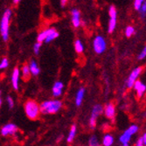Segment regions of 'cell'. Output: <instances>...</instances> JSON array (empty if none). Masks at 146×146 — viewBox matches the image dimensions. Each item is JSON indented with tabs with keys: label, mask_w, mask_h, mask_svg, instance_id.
Returning a JSON list of instances; mask_svg holds the SVG:
<instances>
[{
	"label": "cell",
	"mask_w": 146,
	"mask_h": 146,
	"mask_svg": "<svg viewBox=\"0 0 146 146\" xmlns=\"http://www.w3.org/2000/svg\"><path fill=\"white\" fill-rule=\"evenodd\" d=\"M62 107V102L59 100L45 101L39 105L40 113L45 115H51L57 113Z\"/></svg>",
	"instance_id": "6da1fadb"
},
{
	"label": "cell",
	"mask_w": 146,
	"mask_h": 146,
	"mask_svg": "<svg viewBox=\"0 0 146 146\" xmlns=\"http://www.w3.org/2000/svg\"><path fill=\"white\" fill-rule=\"evenodd\" d=\"M25 112L27 117L31 120H36L40 114L39 105L33 100H28L25 103Z\"/></svg>",
	"instance_id": "7a4b0ae2"
},
{
	"label": "cell",
	"mask_w": 146,
	"mask_h": 146,
	"mask_svg": "<svg viewBox=\"0 0 146 146\" xmlns=\"http://www.w3.org/2000/svg\"><path fill=\"white\" fill-rule=\"evenodd\" d=\"M11 15V11L10 9L6 10L2 17L1 24H0V33H1L2 38L5 41H7L9 38V25H10Z\"/></svg>",
	"instance_id": "3957f363"
},
{
	"label": "cell",
	"mask_w": 146,
	"mask_h": 146,
	"mask_svg": "<svg viewBox=\"0 0 146 146\" xmlns=\"http://www.w3.org/2000/svg\"><path fill=\"white\" fill-rule=\"evenodd\" d=\"M138 130H139V127L137 125H136V124L131 125L123 132L122 136H120V137H119V141L122 143V144L129 143V141L131 140V137L135 134H137L138 132Z\"/></svg>",
	"instance_id": "277c9868"
},
{
	"label": "cell",
	"mask_w": 146,
	"mask_h": 146,
	"mask_svg": "<svg viewBox=\"0 0 146 146\" xmlns=\"http://www.w3.org/2000/svg\"><path fill=\"white\" fill-rule=\"evenodd\" d=\"M103 112V108L101 104H96L94 106V108L92 110L90 119H89V126L91 129H95L96 126V121L98 116Z\"/></svg>",
	"instance_id": "5b68a950"
},
{
	"label": "cell",
	"mask_w": 146,
	"mask_h": 146,
	"mask_svg": "<svg viewBox=\"0 0 146 146\" xmlns=\"http://www.w3.org/2000/svg\"><path fill=\"white\" fill-rule=\"evenodd\" d=\"M93 46H94V50L96 54H101L106 50V41L103 37L102 36H96L93 41Z\"/></svg>",
	"instance_id": "8992f818"
},
{
	"label": "cell",
	"mask_w": 146,
	"mask_h": 146,
	"mask_svg": "<svg viewBox=\"0 0 146 146\" xmlns=\"http://www.w3.org/2000/svg\"><path fill=\"white\" fill-rule=\"evenodd\" d=\"M110 14V22H109V33H111L114 32L116 26V10L115 6L111 5L109 11Z\"/></svg>",
	"instance_id": "52a82bcc"
},
{
	"label": "cell",
	"mask_w": 146,
	"mask_h": 146,
	"mask_svg": "<svg viewBox=\"0 0 146 146\" xmlns=\"http://www.w3.org/2000/svg\"><path fill=\"white\" fill-rule=\"evenodd\" d=\"M141 72H142V68H136L133 71L131 72V74H129V78L126 81V85L129 88H133V85H134L135 82L137 80V78L139 77Z\"/></svg>",
	"instance_id": "ba28073f"
},
{
	"label": "cell",
	"mask_w": 146,
	"mask_h": 146,
	"mask_svg": "<svg viewBox=\"0 0 146 146\" xmlns=\"http://www.w3.org/2000/svg\"><path fill=\"white\" fill-rule=\"evenodd\" d=\"M18 130V127L14 123H7L1 129V135L4 137L14 135Z\"/></svg>",
	"instance_id": "9c48e42d"
},
{
	"label": "cell",
	"mask_w": 146,
	"mask_h": 146,
	"mask_svg": "<svg viewBox=\"0 0 146 146\" xmlns=\"http://www.w3.org/2000/svg\"><path fill=\"white\" fill-rule=\"evenodd\" d=\"M103 112L106 115V117L110 119V120H113L115 116V107L114 103L110 102L107 105L105 106V108L103 109Z\"/></svg>",
	"instance_id": "30bf717a"
},
{
	"label": "cell",
	"mask_w": 146,
	"mask_h": 146,
	"mask_svg": "<svg viewBox=\"0 0 146 146\" xmlns=\"http://www.w3.org/2000/svg\"><path fill=\"white\" fill-rule=\"evenodd\" d=\"M135 90L137 91V95L139 98H141L143 94L145 93V90H146V86L141 82V81H138V80H137V81L135 82L134 85H133Z\"/></svg>",
	"instance_id": "8fae6325"
},
{
	"label": "cell",
	"mask_w": 146,
	"mask_h": 146,
	"mask_svg": "<svg viewBox=\"0 0 146 146\" xmlns=\"http://www.w3.org/2000/svg\"><path fill=\"white\" fill-rule=\"evenodd\" d=\"M19 69L18 68H15L11 74V83L12 87L15 90L19 89Z\"/></svg>",
	"instance_id": "7c38bea8"
},
{
	"label": "cell",
	"mask_w": 146,
	"mask_h": 146,
	"mask_svg": "<svg viewBox=\"0 0 146 146\" xmlns=\"http://www.w3.org/2000/svg\"><path fill=\"white\" fill-rule=\"evenodd\" d=\"M64 84L61 82H56L52 87V96L54 97H59L61 96L62 91H63Z\"/></svg>",
	"instance_id": "4fadbf2b"
},
{
	"label": "cell",
	"mask_w": 146,
	"mask_h": 146,
	"mask_svg": "<svg viewBox=\"0 0 146 146\" xmlns=\"http://www.w3.org/2000/svg\"><path fill=\"white\" fill-rule=\"evenodd\" d=\"M72 13V23L74 27H79L81 25V19H80V11L77 9H73L71 11Z\"/></svg>",
	"instance_id": "5bb4252c"
},
{
	"label": "cell",
	"mask_w": 146,
	"mask_h": 146,
	"mask_svg": "<svg viewBox=\"0 0 146 146\" xmlns=\"http://www.w3.org/2000/svg\"><path fill=\"white\" fill-rule=\"evenodd\" d=\"M84 95H85V88H81L78 90L76 96H75V104H76V106H78V107L82 105L83 98H84Z\"/></svg>",
	"instance_id": "9a60e30c"
},
{
	"label": "cell",
	"mask_w": 146,
	"mask_h": 146,
	"mask_svg": "<svg viewBox=\"0 0 146 146\" xmlns=\"http://www.w3.org/2000/svg\"><path fill=\"white\" fill-rule=\"evenodd\" d=\"M58 36H59V33H58L55 29H54V28H50V32H49L47 37H46V39H45V42H46V43H49V42H51V41L54 40V39H55Z\"/></svg>",
	"instance_id": "2e32d148"
},
{
	"label": "cell",
	"mask_w": 146,
	"mask_h": 146,
	"mask_svg": "<svg viewBox=\"0 0 146 146\" xmlns=\"http://www.w3.org/2000/svg\"><path fill=\"white\" fill-rule=\"evenodd\" d=\"M29 69H30V72L33 75H38L39 74V68L38 67V64L35 60H32L31 63H30V66H29Z\"/></svg>",
	"instance_id": "e0dca14e"
},
{
	"label": "cell",
	"mask_w": 146,
	"mask_h": 146,
	"mask_svg": "<svg viewBox=\"0 0 146 146\" xmlns=\"http://www.w3.org/2000/svg\"><path fill=\"white\" fill-rule=\"evenodd\" d=\"M75 135H76V125H72L71 128H70V130H69V133H68V136L67 137V142L68 143H72L75 137Z\"/></svg>",
	"instance_id": "ac0fdd59"
},
{
	"label": "cell",
	"mask_w": 146,
	"mask_h": 146,
	"mask_svg": "<svg viewBox=\"0 0 146 146\" xmlns=\"http://www.w3.org/2000/svg\"><path fill=\"white\" fill-rule=\"evenodd\" d=\"M114 143V137L110 135V134H106L103 138H102V144L104 146H112Z\"/></svg>",
	"instance_id": "d6986e66"
},
{
	"label": "cell",
	"mask_w": 146,
	"mask_h": 146,
	"mask_svg": "<svg viewBox=\"0 0 146 146\" xmlns=\"http://www.w3.org/2000/svg\"><path fill=\"white\" fill-rule=\"evenodd\" d=\"M88 144H89V146H101L99 139L96 135H93L90 137V138L88 140Z\"/></svg>",
	"instance_id": "ffe728a7"
},
{
	"label": "cell",
	"mask_w": 146,
	"mask_h": 146,
	"mask_svg": "<svg viewBox=\"0 0 146 146\" xmlns=\"http://www.w3.org/2000/svg\"><path fill=\"white\" fill-rule=\"evenodd\" d=\"M30 69H29V66L27 65H25L23 66V68H22V74H23V78L25 80V81H27V80L29 79L30 77Z\"/></svg>",
	"instance_id": "44dd1931"
},
{
	"label": "cell",
	"mask_w": 146,
	"mask_h": 146,
	"mask_svg": "<svg viewBox=\"0 0 146 146\" xmlns=\"http://www.w3.org/2000/svg\"><path fill=\"white\" fill-rule=\"evenodd\" d=\"M74 48H75V51L78 52V54H81V52H83L84 50V46L82 43V41L80 40V39H77L74 43Z\"/></svg>",
	"instance_id": "7402d4cb"
},
{
	"label": "cell",
	"mask_w": 146,
	"mask_h": 146,
	"mask_svg": "<svg viewBox=\"0 0 146 146\" xmlns=\"http://www.w3.org/2000/svg\"><path fill=\"white\" fill-rule=\"evenodd\" d=\"M49 32H50V29H47V30H45V31H43V32H41L40 33H39L38 36V38H37L38 42H43V41H45V39L47 37Z\"/></svg>",
	"instance_id": "603a6c76"
},
{
	"label": "cell",
	"mask_w": 146,
	"mask_h": 146,
	"mask_svg": "<svg viewBox=\"0 0 146 146\" xmlns=\"http://www.w3.org/2000/svg\"><path fill=\"white\" fill-rule=\"evenodd\" d=\"M134 33H135V29L132 27V26H128V27L126 28V30H125V34H126V36L128 38L133 35Z\"/></svg>",
	"instance_id": "cb8c5ba5"
},
{
	"label": "cell",
	"mask_w": 146,
	"mask_h": 146,
	"mask_svg": "<svg viewBox=\"0 0 146 146\" xmlns=\"http://www.w3.org/2000/svg\"><path fill=\"white\" fill-rule=\"evenodd\" d=\"M9 65V62H8V60L6 58H4L1 62H0V69H5L8 67Z\"/></svg>",
	"instance_id": "d4e9b609"
},
{
	"label": "cell",
	"mask_w": 146,
	"mask_h": 146,
	"mask_svg": "<svg viewBox=\"0 0 146 146\" xmlns=\"http://www.w3.org/2000/svg\"><path fill=\"white\" fill-rule=\"evenodd\" d=\"M143 2H145V0H135V1H134V7H135V9L138 11Z\"/></svg>",
	"instance_id": "484cf974"
},
{
	"label": "cell",
	"mask_w": 146,
	"mask_h": 146,
	"mask_svg": "<svg viewBox=\"0 0 146 146\" xmlns=\"http://www.w3.org/2000/svg\"><path fill=\"white\" fill-rule=\"evenodd\" d=\"M40 46H41V43H40V42H37V43L34 45L33 50H34V54H38L39 49H40Z\"/></svg>",
	"instance_id": "4316f807"
},
{
	"label": "cell",
	"mask_w": 146,
	"mask_h": 146,
	"mask_svg": "<svg viewBox=\"0 0 146 146\" xmlns=\"http://www.w3.org/2000/svg\"><path fill=\"white\" fill-rule=\"evenodd\" d=\"M6 101H7V103H8V106H9L10 109H12L13 107H14V101H13V99L11 96H8L6 98Z\"/></svg>",
	"instance_id": "83f0119b"
},
{
	"label": "cell",
	"mask_w": 146,
	"mask_h": 146,
	"mask_svg": "<svg viewBox=\"0 0 146 146\" xmlns=\"http://www.w3.org/2000/svg\"><path fill=\"white\" fill-rule=\"evenodd\" d=\"M138 11H140L141 14H143V16H144V15H145V12H146V4H145V2H143V5H141L140 9H139Z\"/></svg>",
	"instance_id": "f1b7e54d"
},
{
	"label": "cell",
	"mask_w": 146,
	"mask_h": 146,
	"mask_svg": "<svg viewBox=\"0 0 146 146\" xmlns=\"http://www.w3.org/2000/svg\"><path fill=\"white\" fill-rule=\"evenodd\" d=\"M145 55H146V48H143V51L139 54V56H138V60H143L145 58Z\"/></svg>",
	"instance_id": "f546056e"
},
{
	"label": "cell",
	"mask_w": 146,
	"mask_h": 146,
	"mask_svg": "<svg viewBox=\"0 0 146 146\" xmlns=\"http://www.w3.org/2000/svg\"><path fill=\"white\" fill-rule=\"evenodd\" d=\"M136 146H145V143H143V140L142 138V137H140L136 143Z\"/></svg>",
	"instance_id": "4dcf8cb0"
},
{
	"label": "cell",
	"mask_w": 146,
	"mask_h": 146,
	"mask_svg": "<svg viewBox=\"0 0 146 146\" xmlns=\"http://www.w3.org/2000/svg\"><path fill=\"white\" fill-rule=\"evenodd\" d=\"M67 2H68V0H60V5H61V6L64 7L66 5V4H67Z\"/></svg>",
	"instance_id": "1f68e13d"
},
{
	"label": "cell",
	"mask_w": 146,
	"mask_h": 146,
	"mask_svg": "<svg viewBox=\"0 0 146 146\" xmlns=\"http://www.w3.org/2000/svg\"><path fill=\"white\" fill-rule=\"evenodd\" d=\"M2 104V99H1V91H0V106Z\"/></svg>",
	"instance_id": "d6a6232c"
},
{
	"label": "cell",
	"mask_w": 146,
	"mask_h": 146,
	"mask_svg": "<svg viewBox=\"0 0 146 146\" xmlns=\"http://www.w3.org/2000/svg\"><path fill=\"white\" fill-rule=\"evenodd\" d=\"M19 1H20V0H13V2H14V4H18V3H19Z\"/></svg>",
	"instance_id": "836d02e7"
},
{
	"label": "cell",
	"mask_w": 146,
	"mask_h": 146,
	"mask_svg": "<svg viewBox=\"0 0 146 146\" xmlns=\"http://www.w3.org/2000/svg\"><path fill=\"white\" fill-rule=\"evenodd\" d=\"M123 146H129V143H123Z\"/></svg>",
	"instance_id": "e575fe53"
}]
</instances>
